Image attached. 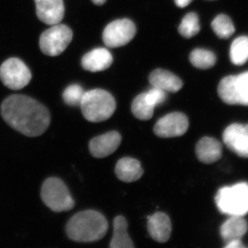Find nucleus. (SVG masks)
<instances>
[{
    "label": "nucleus",
    "mask_w": 248,
    "mask_h": 248,
    "mask_svg": "<svg viewBox=\"0 0 248 248\" xmlns=\"http://www.w3.org/2000/svg\"><path fill=\"white\" fill-rule=\"evenodd\" d=\"M248 223L242 217L231 216L221 227V235L226 243L240 239L248 231Z\"/></svg>",
    "instance_id": "19"
},
{
    "label": "nucleus",
    "mask_w": 248,
    "mask_h": 248,
    "mask_svg": "<svg viewBox=\"0 0 248 248\" xmlns=\"http://www.w3.org/2000/svg\"><path fill=\"white\" fill-rule=\"evenodd\" d=\"M155 108L148 103L145 93L139 94L132 103V112L136 118L140 120H151L154 114Z\"/></svg>",
    "instance_id": "22"
},
{
    "label": "nucleus",
    "mask_w": 248,
    "mask_h": 248,
    "mask_svg": "<svg viewBox=\"0 0 248 248\" xmlns=\"http://www.w3.org/2000/svg\"><path fill=\"white\" fill-rule=\"evenodd\" d=\"M73 36V31L68 26L61 24L52 25L40 36L41 50L48 56H58L70 45Z\"/></svg>",
    "instance_id": "7"
},
{
    "label": "nucleus",
    "mask_w": 248,
    "mask_h": 248,
    "mask_svg": "<svg viewBox=\"0 0 248 248\" xmlns=\"http://www.w3.org/2000/svg\"><path fill=\"white\" fill-rule=\"evenodd\" d=\"M41 197L45 205L55 213L68 211L75 206L68 187L59 178L50 177L43 183Z\"/></svg>",
    "instance_id": "5"
},
{
    "label": "nucleus",
    "mask_w": 248,
    "mask_h": 248,
    "mask_svg": "<svg viewBox=\"0 0 248 248\" xmlns=\"http://www.w3.org/2000/svg\"><path fill=\"white\" fill-rule=\"evenodd\" d=\"M113 58L107 49H93L86 53L81 60V66L86 71L100 72L105 71L112 64Z\"/></svg>",
    "instance_id": "15"
},
{
    "label": "nucleus",
    "mask_w": 248,
    "mask_h": 248,
    "mask_svg": "<svg viewBox=\"0 0 248 248\" xmlns=\"http://www.w3.org/2000/svg\"><path fill=\"white\" fill-rule=\"evenodd\" d=\"M231 61L235 65L241 66L248 60V37L241 36L233 41L231 47Z\"/></svg>",
    "instance_id": "21"
},
{
    "label": "nucleus",
    "mask_w": 248,
    "mask_h": 248,
    "mask_svg": "<svg viewBox=\"0 0 248 248\" xmlns=\"http://www.w3.org/2000/svg\"><path fill=\"white\" fill-rule=\"evenodd\" d=\"M189 127L188 119L182 112L168 114L160 119L154 127V133L161 138H177L184 135Z\"/></svg>",
    "instance_id": "10"
},
{
    "label": "nucleus",
    "mask_w": 248,
    "mask_h": 248,
    "mask_svg": "<svg viewBox=\"0 0 248 248\" xmlns=\"http://www.w3.org/2000/svg\"><path fill=\"white\" fill-rule=\"evenodd\" d=\"M244 247V245L242 244L240 239L232 240V241L228 242V245H226V246L227 248H239Z\"/></svg>",
    "instance_id": "28"
},
{
    "label": "nucleus",
    "mask_w": 248,
    "mask_h": 248,
    "mask_svg": "<svg viewBox=\"0 0 248 248\" xmlns=\"http://www.w3.org/2000/svg\"><path fill=\"white\" fill-rule=\"evenodd\" d=\"M31 79L30 69L20 59H8L0 66V79L9 89H22L29 84Z\"/></svg>",
    "instance_id": "8"
},
{
    "label": "nucleus",
    "mask_w": 248,
    "mask_h": 248,
    "mask_svg": "<svg viewBox=\"0 0 248 248\" xmlns=\"http://www.w3.org/2000/svg\"><path fill=\"white\" fill-rule=\"evenodd\" d=\"M146 99L148 103L155 108L163 104L167 98V94L163 90L153 87V89L145 93Z\"/></svg>",
    "instance_id": "27"
},
{
    "label": "nucleus",
    "mask_w": 248,
    "mask_h": 248,
    "mask_svg": "<svg viewBox=\"0 0 248 248\" xmlns=\"http://www.w3.org/2000/svg\"><path fill=\"white\" fill-rule=\"evenodd\" d=\"M149 81L153 87L163 90L165 92L177 93L183 87L182 80L171 72L164 69L152 72Z\"/></svg>",
    "instance_id": "17"
},
{
    "label": "nucleus",
    "mask_w": 248,
    "mask_h": 248,
    "mask_svg": "<svg viewBox=\"0 0 248 248\" xmlns=\"http://www.w3.org/2000/svg\"><path fill=\"white\" fill-rule=\"evenodd\" d=\"M79 107L86 120L97 123L110 118L116 110V102L110 93L94 89L84 93Z\"/></svg>",
    "instance_id": "3"
},
{
    "label": "nucleus",
    "mask_w": 248,
    "mask_h": 248,
    "mask_svg": "<svg viewBox=\"0 0 248 248\" xmlns=\"http://www.w3.org/2000/svg\"><path fill=\"white\" fill-rule=\"evenodd\" d=\"M218 94L226 104L248 106V72L223 78L218 84Z\"/></svg>",
    "instance_id": "6"
},
{
    "label": "nucleus",
    "mask_w": 248,
    "mask_h": 248,
    "mask_svg": "<svg viewBox=\"0 0 248 248\" xmlns=\"http://www.w3.org/2000/svg\"><path fill=\"white\" fill-rule=\"evenodd\" d=\"M108 223L99 212L86 210L72 217L66 225L70 239L78 242H93L102 239L107 234Z\"/></svg>",
    "instance_id": "2"
},
{
    "label": "nucleus",
    "mask_w": 248,
    "mask_h": 248,
    "mask_svg": "<svg viewBox=\"0 0 248 248\" xmlns=\"http://www.w3.org/2000/svg\"><path fill=\"white\" fill-rule=\"evenodd\" d=\"M92 1L94 4L97 5V6H102L107 1V0H92Z\"/></svg>",
    "instance_id": "30"
},
{
    "label": "nucleus",
    "mask_w": 248,
    "mask_h": 248,
    "mask_svg": "<svg viewBox=\"0 0 248 248\" xmlns=\"http://www.w3.org/2000/svg\"><path fill=\"white\" fill-rule=\"evenodd\" d=\"M200 19L195 13L186 15L179 27V32L185 38L190 39L200 32Z\"/></svg>",
    "instance_id": "25"
},
{
    "label": "nucleus",
    "mask_w": 248,
    "mask_h": 248,
    "mask_svg": "<svg viewBox=\"0 0 248 248\" xmlns=\"http://www.w3.org/2000/svg\"><path fill=\"white\" fill-rule=\"evenodd\" d=\"M111 248H133V241L128 234V222L123 216L116 217L113 221V235Z\"/></svg>",
    "instance_id": "20"
},
{
    "label": "nucleus",
    "mask_w": 248,
    "mask_h": 248,
    "mask_svg": "<svg viewBox=\"0 0 248 248\" xmlns=\"http://www.w3.org/2000/svg\"><path fill=\"white\" fill-rule=\"evenodd\" d=\"M115 174L120 180L125 183L135 182L143 174V170L138 160L124 157L119 160L115 167Z\"/></svg>",
    "instance_id": "18"
},
{
    "label": "nucleus",
    "mask_w": 248,
    "mask_h": 248,
    "mask_svg": "<svg viewBox=\"0 0 248 248\" xmlns=\"http://www.w3.org/2000/svg\"><path fill=\"white\" fill-rule=\"evenodd\" d=\"M215 201L222 213L244 216L248 213V184L239 183L222 187L217 192Z\"/></svg>",
    "instance_id": "4"
},
{
    "label": "nucleus",
    "mask_w": 248,
    "mask_h": 248,
    "mask_svg": "<svg viewBox=\"0 0 248 248\" xmlns=\"http://www.w3.org/2000/svg\"><path fill=\"white\" fill-rule=\"evenodd\" d=\"M191 63L200 69H208L216 63V56L213 52L205 49L197 48L190 55Z\"/></svg>",
    "instance_id": "23"
},
{
    "label": "nucleus",
    "mask_w": 248,
    "mask_h": 248,
    "mask_svg": "<svg viewBox=\"0 0 248 248\" xmlns=\"http://www.w3.org/2000/svg\"><path fill=\"white\" fill-rule=\"evenodd\" d=\"M193 0H174L176 5L179 7L184 8L188 6Z\"/></svg>",
    "instance_id": "29"
},
{
    "label": "nucleus",
    "mask_w": 248,
    "mask_h": 248,
    "mask_svg": "<svg viewBox=\"0 0 248 248\" xmlns=\"http://www.w3.org/2000/svg\"><path fill=\"white\" fill-rule=\"evenodd\" d=\"M214 32L221 39H228L234 34L235 28L231 18L226 15H219L212 22Z\"/></svg>",
    "instance_id": "24"
},
{
    "label": "nucleus",
    "mask_w": 248,
    "mask_h": 248,
    "mask_svg": "<svg viewBox=\"0 0 248 248\" xmlns=\"http://www.w3.org/2000/svg\"><path fill=\"white\" fill-rule=\"evenodd\" d=\"M121 142L122 136L118 132H108L91 140L89 143L90 152L94 157H107L117 151Z\"/></svg>",
    "instance_id": "13"
},
{
    "label": "nucleus",
    "mask_w": 248,
    "mask_h": 248,
    "mask_svg": "<svg viewBox=\"0 0 248 248\" xmlns=\"http://www.w3.org/2000/svg\"><path fill=\"white\" fill-rule=\"evenodd\" d=\"M222 145L218 140L205 137L199 141L196 146V155L201 162L211 164L221 159Z\"/></svg>",
    "instance_id": "16"
},
{
    "label": "nucleus",
    "mask_w": 248,
    "mask_h": 248,
    "mask_svg": "<svg viewBox=\"0 0 248 248\" xmlns=\"http://www.w3.org/2000/svg\"><path fill=\"white\" fill-rule=\"evenodd\" d=\"M223 140L235 154L248 158V124H231L223 132Z\"/></svg>",
    "instance_id": "11"
},
{
    "label": "nucleus",
    "mask_w": 248,
    "mask_h": 248,
    "mask_svg": "<svg viewBox=\"0 0 248 248\" xmlns=\"http://www.w3.org/2000/svg\"><path fill=\"white\" fill-rule=\"evenodd\" d=\"M84 93V89L79 85L72 84L64 90L62 97L67 105L78 107L81 104Z\"/></svg>",
    "instance_id": "26"
},
{
    "label": "nucleus",
    "mask_w": 248,
    "mask_h": 248,
    "mask_svg": "<svg viewBox=\"0 0 248 248\" xmlns=\"http://www.w3.org/2000/svg\"><path fill=\"white\" fill-rule=\"evenodd\" d=\"M137 29L128 19H117L110 23L103 32V41L110 48L123 46L135 37Z\"/></svg>",
    "instance_id": "9"
},
{
    "label": "nucleus",
    "mask_w": 248,
    "mask_h": 248,
    "mask_svg": "<svg viewBox=\"0 0 248 248\" xmlns=\"http://www.w3.org/2000/svg\"><path fill=\"white\" fill-rule=\"evenodd\" d=\"M1 114L11 128L31 138L40 136L50 125V115L46 107L24 94L6 97L1 104Z\"/></svg>",
    "instance_id": "1"
},
{
    "label": "nucleus",
    "mask_w": 248,
    "mask_h": 248,
    "mask_svg": "<svg viewBox=\"0 0 248 248\" xmlns=\"http://www.w3.org/2000/svg\"><path fill=\"white\" fill-rule=\"evenodd\" d=\"M37 17L47 25L60 24L64 17L63 0H35Z\"/></svg>",
    "instance_id": "12"
},
{
    "label": "nucleus",
    "mask_w": 248,
    "mask_h": 248,
    "mask_svg": "<svg viewBox=\"0 0 248 248\" xmlns=\"http://www.w3.org/2000/svg\"><path fill=\"white\" fill-rule=\"evenodd\" d=\"M148 231L156 242L166 243L170 237L172 224L169 217L164 213H156L148 218Z\"/></svg>",
    "instance_id": "14"
}]
</instances>
